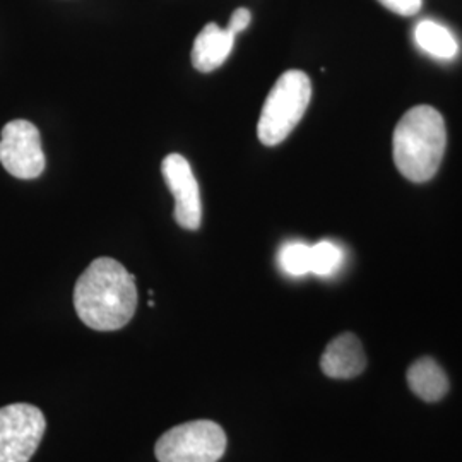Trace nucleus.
I'll use <instances>...</instances> for the list:
<instances>
[{
  "mask_svg": "<svg viewBox=\"0 0 462 462\" xmlns=\"http://www.w3.org/2000/svg\"><path fill=\"white\" fill-rule=\"evenodd\" d=\"M74 309L89 329H122L137 309L135 278L116 259L99 257L76 282Z\"/></svg>",
  "mask_w": 462,
  "mask_h": 462,
  "instance_id": "1",
  "label": "nucleus"
},
{
  "mask_svg": "<svg viewBox=\"0 0 462 462\" xmlns=\"http://www.w3.org/2000/svg\"><path fill=\"white\" fill-rule=\"evenodd\" d=\"M447 131L444 116L429 105H418L399 120L393 154L399 173L414 183L429 182L442 165Z\"/></svg>",
  "mask_w": 462,
  "mask_h": 462,
  "instance_id": "2",
  "label": "nucleus"
},
{
  "mask_svg": "<svg viewBox=\"0 0 462 462\" xmlns=\"http://www.w3.org/2000/svg\"><path fill=\"white\" fill-rule=\"evenodd\" d=\"M312 99V83L301 70H288L273 86L257 124L259 141L278 146L295 131Z\"/></svg>",
  "mask_w": 462,
  "mask_h": 462,
  "instance_id": "3",
  "label": "nucleus"
},
{
  "mask_svg": "<svg viewBox=\"0 0 462 462\" xmlns=\"http://www.w3.org/2000/svg\"><path fill=\"white\" fill-rule=\"evenodd\" d=\"M226 450V433L211 420L187 421L165 431L156 446L158 462H217Z\"/></svg>",
  "mask_w": 462,
  "mask_h": 462,
  "instance_id": "4",
  "label": "nucleus"
},
{
  "mask_svg": "<svg viewBox=\"0 0 462 462\" xmlns=\"http://www.w3.org/2000/svg\"><path fill=\"white\" fill-rule=\"evenodd\" d=\"M45 414L33 404L0 408V462H30L45 435Z\"/></svg>",
  "mask_w": 462,
  "mask_h": 462,
  "instance_id": "5",
  "label": "nucleus"
},
{
  "mask_svg": "<svg viewBox=\"0 0 462 462\" xmlns=\"http://www.w3.org/2000/svg\"><path fill=\"white\" fill-rule=\"evenodd\" d=\"M0 163L13 177L32 180L43 173L45 154L40 131L28 120L9 122L0 137Z\"/></svg>",
  "mask_w": 462,
  "mask_h": 462,
  "instance_id": "6",
  "label": "nucleus"
},
{
  "mask_svg": "<svg viewBox=\"0 0 462 462\" xmlns=\"http://www.w3.org/2000/svg\"><path fill=\"white\" fill-rule=\"evenodd\" d=\"M162 171L166 185L175 199V221L185 230H199L202 223V202L200 190L190 163L182 154H168Z\"/></svg>",
  "mask_w": 462,
  "mask_h": 462,
  "instance_id": "7",
  "label": "nucleus"
},
{
  "mask_svg": "<svg viewBox=\"0 0 462 462\" xmlns=\"http://www.w3.org/2000/svg\"><path fill=\"white\" fill-rule=\"evenodd\" d=\"M320 368L330 379L347 380L362 375L366 368L362 341L351 332L336 336L322 353Z\"/></svg>",
  "mask_w": 462,
  "mask_h": 462,
  "instance_id": "8",
  "label": "nucleus"
},
{
  "mask_svg": "<svg viewBox=\"0 0 462 462\" xmlns=\"http://www.w3.org/2000/svg\"><path fill=\"white\" fill-rule=\"evenodd\" d=\"M235 36L228 28H219L215 23L204 26L192 49V64L199 72L208 74L223 66L230 57Z\"/></svg>",
  "mask_w": 462,
  "mask_h": 462,
  "instance_id": "9",
  "label": "nucleus"
},
{
  "mask_svg": "<svg viewBox=\"0 0 462 462\" xmlns=\"http://www.w3.org/2000/svg\"><path fill=\"white\" fill-rule=\"evenodd\" d=\"M406 377L413 394L427 402H437L448 393V379L444 368L430 356L416 360L408 368Z\"/></svg>",
  "mask_w": 462,
  "mask_h": 462,
  "instance_id": "10",
  "label": "nucleus"
},
{
  "mask_svg": "<svg viewBox=\"0 0 462 462\" xmlns=\"http://www.w3.org/2000/svg\"><path fill=\"white\" fill-rule=\"evenodd\" d=\"M414 42L425 53L440 60H452L459 53L456 36L444 24L425 19L414 28Z\"/></svg>",
  "mask_w": 462,
  "mask_h": 462,
  "instance_id": "11",
  "label": "nucleus"
},
{
  "mask_svg": "<svg viewBox=\"0 0 462 462\" xmlns=\"http://www.w3.org/2000/svg\"><path fill=\"white\" fill-rule=\"evenodd\" d=\"M278 264L288 276L300 278L312 273V245L303 242H288L280 248Z\"/></svg>",
  "mask_w": 462,
  "mask_h": 462,
  "instance_id": "12",
  "label": "nucleus"
},
{
  "mask_svg": "<svg viewBox=\"0 0 462 462\" xmlns=\"http://www.w3.org/2000/svg\"><path fill=\"white\" fill-rule=\"evenodd\" d=\"M345 263V252L339 245L329 240H322L312 245V273L320 278L336 274Z\"/></svg>",
  "mask_w": 462,
  "mask_h": 462,
  "instance_id": "13",
  "label": "nucleus"
},
{
  "mask_svg": "<svg viewBox=\"0 0 462 462\" xmlns=\"http://www.w3.org/2000/svg\"><path fill=\"white\" fill-rule=\"evenodd\" d=\"M380 4L399 16H414L421 9L423 0H379Z\"/></svg>",
  "mask_w": 462,
  "mask_h": 462,
  "instance_id": "14",
  "label": "nucleus"
},
{
  "mask_svg": "<svg viewBox=\"0 0 462 462\" xmlns=\"http://www.w3.org/2000/svg\"><path fill=\"white\" fill-rule=\"evenodd\" d=\"M250 21H252L250 11L245 9V7H240V9H236V11L231 14L230 23H228L226 28H228L233 34L242 33V32H245L248 26H250Z\"/></svg>",
  "mask_w": 462,
  "mask_h": 462,
  "instance_id": "15",
  "label": "nucleus"
}]
</instances>
